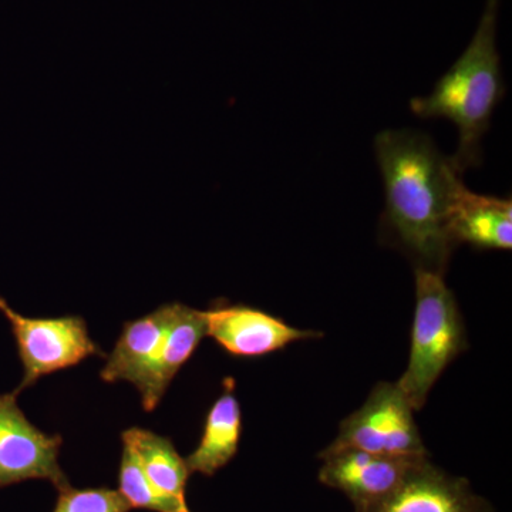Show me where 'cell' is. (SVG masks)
Returning <instances> with one entry per match:
<instances>
[{
  "label": "cell",
  "mask_w": 512,
  "mask_h": 512,
  "mask_svg": "<svg viewBox=\"0 0 512 512\" xmlns=\"http://www.w3.org/2000/svg\"><path fill=\"white\" fill-rule=\"evenodd\" d=\"M392 457L359 450L320 453L323 461L318 478L326 487L338 490L352 501L355 510L386 497L407 476L421 458Z\"/></svg>",
  "instance_id": "cell-9"
},
{
  "label": "cell",
  "mask_w": 512,
  "mask_h": 512,
  "mask_svg": "<svg viewBox=\"0 0 512 512\" xmlns=\"http://www.w3.org/2000/svg\"><path fill=\"white\" fill-rule=\"evenodd\" d=\"M121 441L133 450L148 480L161 494L187 501L185 493L191 473L170 437L131 427L123 431Z\"/></svg>",
  "instance_id": "cell-14"
},
{
  "label": "cell",
  "mask_w": 512,
  "mask_h": 512,
  "mask_svg": "<svg viewBox=\"0 0 512 512\" xmlns=\"http://www.w3.org/2000/svg\"><path fill=\"white\" fill-rule=\"evenodd\" d=\"M119 491L111 488H73L59 491L53 512H130Z\"/></svg>",
  "instance_id": "cell-16"
},
{
  "label": "cell",
  "mask_w": 512,
  "mask_h": 512,
  "mask_svg": "<svg viewBox=\"0 0 512 512\" xmlns=\"http://www.w3.org/2000/svg\"><path fill=\"white\" fill-rule=\"evenodd\" d=\"M355 512H494V508L467 478L448 474L424 457L386 497Z\"/></svg>",
  "instance_id": "cell-8"
},
{
  "label": "cell",
  "mask_w": 512,
  "mask_h": 512,
  "mask_svg": "<svg viewBox=\"0 0 512 512\" xmlns=\"http://www.w3.org/2000/svg\"><path fill=\"white\" fill-rule=\"evenodd\" d=\"M15 392L0 394V488L29 480H45L57 491L70 487L60 467L63 439L30 423Z\"/></svg>",
  "instance_id": "cell-6"
},
{
  "label": "cell",
  "mask_w": 512,
  "mask_h": 512,
  "mask_svg": "<svg viewBox=\"0 0 512 512\" xmlns=\"http://www.w3.org/2000/svg\"><path fill=\"white\" fill-rule=\"evenodd\" d=\"M119 493L131 510L140 508L153 512H185L190 510L187 501H178L161 494L148 480L138 463L136 454L123 444L119 470Z\"/></svg>",
  "instance_id": "cell-15"
},
{
  "label": "cell",
  "mask_w": 512,
  "mask_h": 512,
  "mask_svg": "<svg viewBox=\"0 0 512 512\" xmlns=\"http://www.w3.org/2000/svg\"><path fill=\"white\" fill-rule=\"evenodd\" d=\"M454 245L467 244L481 251H510L512 248L511 198L461 194L450 221Z\"/></svg>",
  "instance_id": "cell-12"
},
{
  "label": "cell",
  "mask_w": 512,
  "mask_h": 512,
  "mask_svg": "<svg viewBox=\"0 0 512 512\" xmlns=\"http://www.w3.org/2000/svg\"><path fill=\"white\" fill-rule=\"evenodd\" d=\"M0 313L10 323L23 366L22 382L13 390L16 394L35 386L42 377L79 366L89 357H106L82 316L29 318L16 312L2 296Z\"/></svg>",
  "instance_id": "cell-5"
},
{
  "label": "cell",
  "mask_w": 512,
  "mask_h": 512,
  "mask_svg": "<svg viewBox=\"0 0 512 512\" xmlns=\"http://www.w3.org/2000/svg\"><path fill=\"white\" fill-rule=\"evenodd\" d=\"M204 338H207L204 311L175 302L173 320L160 353L146 380L137 389L146 412L156 410L175 376L187 365Z\"/></svg>",
  "instance_id": "cell-11"
},
{
  "label": "cell",
  "mask_w": 512,
  "mask_h": 512,
  "mask_svg": "<svg viewBox=\"0 0 512 512\" xmlns=\"http://www.w3.org/2000/svg\"><path fill=\"white\" fill-rule=\"evenodd\" d=\"M375 150L386 188L380 238L400 249L414 269L444 276L456 249L451 215L467 188L460 170L429 134L410 128L377 134Z\"/></svg>",
  "instance_id": "cell-1"
},
{
  "label": "cell",
  "mask_w": 512,
  "mask_h": 512,
  "mask_svg": "<svg viewBox=\"0 0 512 512\" xmlns=\"http://www.w3.org/2000/svg\"><path fill=\"white\" fill-rule=\"evenodd\" d=\"M175 302L123 325L113 350L106 356L100 379L106 383L128 382L136 389L143 384L156 362L173 320Z\"/></svg>",
  "instance_id": "cell-10"
},
{
  "label": "cell",
  "mask_w": 512,
  "mask_h": 512,
  "mask_svg": "<svg viewBox=\"0 0 512 512\" xmlns=\"http://www.w3.org/2000/svg\"><path fill=\"white\" fill-rule=\"evenodd\" d=\"M185 512H191V510L185 511Z\"/></svg>",
  "instance_id": "cell-17"
},
{
  "label": "cell",
  "mask_w": 512,
  "mask_h": 512,
  "mask_svg": "<svg viewBox=\"0 0 512 512\" xmlns=\"http://www.w3.org/2000/svg\"><path fill=\"white\" fill-rule=\"evenodd\" d=\"M498 0H487L476 35L430 96L416 97L410 107L421 119H447L458 128L453 161L460 173L483 161L481 140L490 128L495 107L504 97L497 50Z\"/></svg>",
  "instance_id": "cell-2"
},
{
  "label": "cell",
  "mask_w": 512,
  "mask_h": 512,
  "mask_svg": "<svg viewBox=\"0 0 512 512\" xmlns=\"http://www.w3.org/2000/svg\"><path fill=\"white\" fill-rule=\"evenodd\" d=\"M242 436V410L235 394V380L228 377L224 392L205 417L197 448L185 458L190 473L212 477L237 456Z\"/></svg>",
  "instance_id": "cell-13"
},
{
  "label": "cell",
  "mask_w": 512,
  "mask_h": 512,
  "mask_svg": "<svg viewBox=\"0 0 512 512\" xmlns=\"http://www.w3.org/2000/svg\"><path fill=\"white\" fill-rule=\"evenodd\" d=\"M416 309L409 365L397 380L414 412L423 409L434 384L468 348L466 325L444 276L414 269Z\"/></svg>",
  "instance_id": "cell-3"
},
{
  "label": "cell",
  "mask_w": 512,
  "mask_h": 512,
  "mask_svg": "<svg viewBox=\"0 0 512 512\" xmlns=\"http://www.w3.org/2000/svg\"><path fill=\"white\" fill-rule=\"evenodd\" d=\"M359 450L392 457L429 456L414 409L397 382L377 383L366 402L340 423L323 453Z\"/></svg>",
  "instance_id": "cell-4"
},
{
  "label": "cell",
  "mask_w": 512,
  "mask_h": 512,
  "mask_svg": "<svg viewBox=\"0 0 512 512\" xmlns=\"http://www.w3.org/2000/svg\"><path fill=\"white\" fill-rule=\"evenodd\" d=\"M204 315L208 338L235 357H262L292 343L323 338L319 330L293 328L285 320L248 305L220 301Z\"/></svg>",
  "instance_id": "cell-7"
}]
</instances>
